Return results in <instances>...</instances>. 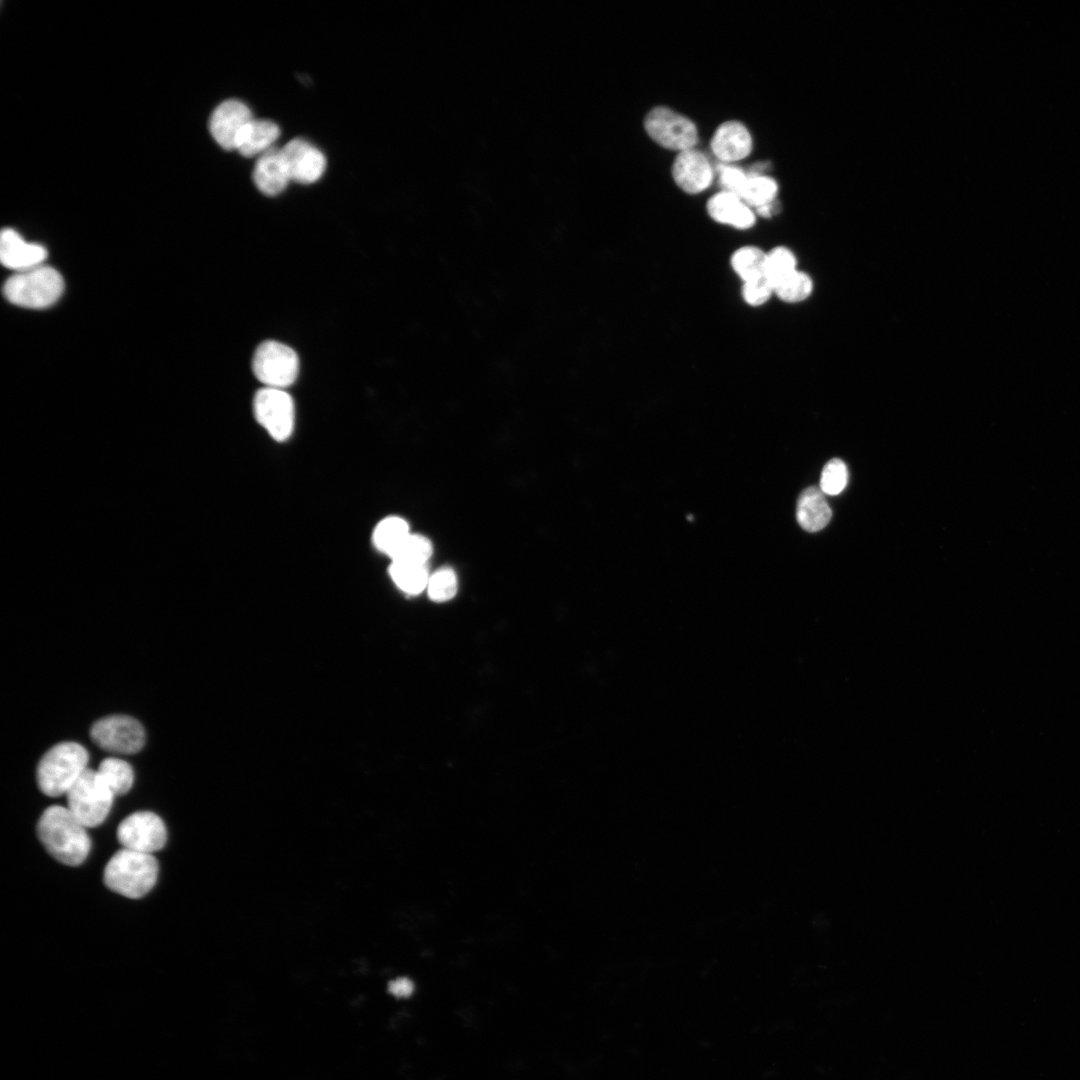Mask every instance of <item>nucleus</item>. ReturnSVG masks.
Listing matches in <instances>:
<instances>
[{
    "mask_svg": "<svg viewBox=\"0 0 1080 1080\" xmlns=\"http://www.w3.org/2000/svg\"><path fill=\"white\" fill-rule=\"evenodd\" d=\"M250 109L241 101L229 99L213 111L209 129L216 142L226 150L236 149L243 128L252 120Z\"/></svg>",
    "mask_w": 1080,
    "mask_h": 1080,
    "instance_id": "nucleus-12",
    "label": "nucleus"
},
{
    "mask_svg": "<svg viewBox=\"0 0 1080 1080\" xmlns=\"http://www.w3.org/2000/svg\"><path fill=\"white\" fill-rule=\"evenodd\" d=\"M648 135L660 146L678 152L695 148L698 132L687 117L663 106L653 108L645 117Z\"/></svg>",
    "mask_w": 1080,
    "mask_h": 1080,
    "instance_id": "nucleus-7",
    "label": "nucleus"
},
{
    "mask_svg": "<svg viewBox=\"0 0 1080 1080\" xmlns=\"http://www.w3.org/2000/svg\"><path fill=\"white\" fill-rule=\"evenodd\" d=\"M767 252L756 246H743L734 251L730 265L742 282L765 275Z\"/></svg>",
    "mask_w": 1080,
    "mask_h": 1080,
    "instance_id": "nucleus-22",
    "label": "nucleus"
},
{
    "mask_svg": "<svg viewBox=\"0 0 1080 1080\" xmlns=\"http://www.w3.org/2000/svg\"><path fill=\"white\" fill-rule=\"evenodd\" d=\"M811 277L797 270L774 288V294L786 303H799L809 298L813 291Z\"/></svg>",
    "mask_w": 1080,
    "mask_h": 1080,
    "instance_id": "nucleus-26",
    "label": "nucleus"
},
{
    "mask_svg": "<svg viewBox=\"0 0 1080 1080\" xmlns=\"http://www.w3.org/2000/svg\"><path fill=\"white\" fill-rule=\"evenodd\" d=\"M410 534L409 525L404 519L389 516L376 525L372 540L380 552L391 558Z\"/></svg>",
    "mask_w": 1080,
    "mask_h": 1080,
    "instance_id": "nucleus-20",
    "label": "nucleus"
},
{
    "mask_svg": "<svg viewBox=\"0 0 1080 1080\" xmlns=\"http://www.w3.org/2000/svg\"><path fill=\"white\" fill-rule=\"evenodd\" d=\"M93 742L101 749L116 754H134L145 743L144 728L127 715H110L97 720L90 729Z\"/></svg>",
    "mask_w": 1080,
    "mask_h": 1080,
    "instance_id": "nucleus-9",
    "label": "nucleus"
},
{
    "mask_svg": "<svg viewBox=\"0 0 1080 1080\" xmlns=\"http://www.w3.org/2000/svg\"><path fill=\"white\" fill-rule=\"evenodd\" d=\"M253 410L257 422L273 439L284 441L290 437L295 409L292 397L284 389L264 387L258 390L253 400Z\"/></svg>",
    "mask_w": 1080,
    "mask_h": 1080,
    "instance_id": "nucleus-8",
    "label": "nucleus"
},
{
    "mask_svg": "<svg viewBox=\"0 0 1080 1080\" xmlns=\"http://www.w3.org/2000/svg\"><path fill=\"white\" fill-rule=\"evenodd\" d=\"M393 582L405 593L416 595L427 588L430 575L426 565L392 561L389 568Z\"/></svg>",
    "mask_w": 1080,
    "mask_h": 1080,
    "instance_id": "nucleus-21",
    "label": "nucleus"
},
{
    "mask_svg": "<svg viewBox=\"0 0 1080 1080\" xmlns=\"http://www.w3.org/2000/svg\"><path fill=\"white\" fill-rule=\"evenodd\" d=\"M847 482L848 470L845 463L841 459L834 458L824 466L819 488L824 494L837 495L844 490Z\"/></svg>",
    "mask_w": 1080,
    "mask_h": 1080,
    "instance_id": "nucleus-28",
    "label": "nucleus"
},
{
    "mask_svg": "<svg viewBox=\"0 0 1080 1080\" xmlns=\"http://www.w3.org/2000/svg\"><path fill=\"white\" fill-rule=\"evenodd\" d=\"M711 150L721 163L732 164L746 158L752 150V137L738 121H726L714 132Z\"/></svg>",
    "mask_w": 1080,
    "mask_h": 1080,
    "instance_id": "nucleus-15",
    "label": "nucleus"
},
{
    "mask_svg": "<svg viewBox=\"0 0 1080 1080\" xmlns=\"http://www.w3.org/2000/svg\"><path fill=\"white\" fill-rule=\"evenodd\" d=\"M707 212L717 223L729 225L738 230H747L753 227L756 215L736 194L721 191L713 195L707 202Z\"/></svg>",
    "mask_w": 1080,
    "mask_h": 1080,
    "instance_id": "nucleus-16",
    "label": "nucleus"
},
{
    "mask_svg": "<svg viewBox=\"0 0 1080 1080\" xmlns=\"http://www.w3.org/2000/svg\"><path fill=\"white\" fill-rule=\"evenodd\" d=\"M63 290L61 274L45 265L17 272L3 286V294L9 302L30 309L51 306L60 298Z\"/></svg>",
    "mask_w": 1080,
    "mask_h": 1080,
    "instance_id": "nucleus-4",
    "label": "nucleus"
},
{
    "mask_svg": "<svg viewBox=\"0 0 1080 1080\" xmlns=\"http://www.w3.org/2000/svg\"><path fill=\"white\" fill-rule=\"evenodd\" d=\"M389 992L398 998H407L414 991L413 982L406 977H399L389 983Z\"/></svg>",
    "mask_w": 1080,
    "mask_h": 1080,
    "instance_id": "nucleus-32",
    "label": "nucleus"
},
{
    "mask_svg": "<svg viewBox=\"0 0 1080 1080\" xmlns=\"http://www.w3.org/2000/svg\"><path fill=\"white\" fill-rule=\"evenodd\" d=\"M67 808L86 827L100 825L108 816L115 795L97 770L88 768L66 793Z\"/></svg>",
    "mask_w": 1080,
    "mask_h": 1080,
    "instance_id": "nucleus-5",
    "label": "nucleus"
},
{
    "mask_svg": "<svg viewBox=\"0 0 1080 1080\" xmlns=\"http://www.w3.org/2000/svg\"><path fill=\"white\" fill-rule=\"evenodd\" d=\"M432 551V544L429 539L411 533L390 559L391 561L426 565Z\"/></svg>",
    "mask_w": 1080,
    "mask_h": 1080,
    "instance_id": "nucleus-27",
    "label": "nucleus"
},
{
    "mask_svg": "<svg viewBox=\"0 0 1080 1080\" xmlns=\"http://www.w3.org/2000/svg\"><path fill=\"white\" fill-rule=\"evenodd\" d=\"M280 153L290 179L301 184L316 182L326 168V159L323 153L302 138H294L289 141L280 149Z\"/></svg>",
    "mask_w": 1080,
    "mask_h": 1080,
    "instance_id": "nucleus-11",
    "label": "nucleus"
},
{
    "mask_svg": "<svg viewBox=\"0 0 1080 1080\" xmlns=\"http://www.w3.org/2000/svg\"><path fill=\"white\" fill-rule=\"evenodd\" d=\"M47 257L46 249L36 243L25 241L13 229H4L0 237V259L2 264L16 272H22L43 265Z\"/></svg>",
    "mask_w": 1080,
    "mask_h": 1080,
    "instance_id": "nucleus-14",
    "label": "nucleus"
},
{
    "mask_svg": "<svg viewBox=\"0 0 1080 1080\" xmlns=\"http://www.w3.org/2000/svg\"><path fill=\"white\" fill-rule=\"evenodd\" d=\"M748 174V178L738 196L751 208L755 209L775 202L778 192L777 182L766 175Z\"/></svg>",
    "mask_w": 1080,
    "mask_h": 1080,
    "instance_id": "nucleus-24",
    "label": "nucleus"
},
{
    "mask_svg": "<svg viewBox=\"0 0 1080 1080\" xmlns=\"http://www.w3.org/2000/svg\"><path fill=\"white\" fill-rule=\"evenodd\" d=\"M279 127L270 120L252 119L241 131L236 149L244 157H252L270 149L279 137Z\"/></svg>",
    "mask_w": 1080,
    "mask_h": 1080,
    "instance_id": "nucleus-19",
    "label": "nucleus"
},
{
    "mask_svg": "<svg viewBox=\"0 0 1080 1080\" xmlns=\"http://www.w3.org/2000/svg\"><path fill=\"white\" fill-rule=\"evenodd\" d=\"M716 170L722 191L730 192L738 196L748 178L747 172L733 164L727 163L719 164Z\"/></svg>",
    "mask_w": 1080,
    "mask_h": 1080,
    "instance_id": "nucleus-31",
    "label": "nucleus"
},
{
    "mask_svg": "<svg viewBox=\"0 0 1080 1080\" xmlns=\"http://www.w3.org/2000/svg\"><path fill=\"white\" fill-rule=\"evenodd\" d=\"M457 587V577L454 571L449 568H443L429 577L426 589L432 600L443 602L455 596Z\"/></svg>",
    "mask_w": 1080,
    "mask_h": 1080,
    "instance_id": "nucleus-29",
    "label": "nucleus"
},
{
    "mask_svg": "<svg viewBox=\"0 0 1080 1080\" xmlns=\"http://www.w3.org/2000/svg\"><path fill=\"white\" fill-rule=\"evenodd\" d=\"M98 773L115 796L127 793L134 781L131 765L123 759L108 757L101 761Z\"/></svg>",
    "mask_w": 1080,
    "mask_h": 1080,
    "instance_id": "nucleus-23",
    "label": "nucleus"
},
{
    "mask_svg": "<svg viewBox=\"0 0 1080 1080\" xmlns=\"http://www.w3.org/2000/svg\"><path fill=\"white\" fill-rule=\"evenodd\" d=\"M675 183L686 193L706 190L714 178V169L704 153L695 148L678 152L672 166Z\"/></svg>",
    "mask_w": 1080,
    "mask_h": 1080,
    "instance_id": "nucleus-13",
    "label": "nucleus"
},
{
    "mask_svg": "<svg viewBox=\"0 0 1080 1080\" xmlns=\"http://www.w3.org/2000/svg\"><path fill=\"white\" fill-rule=\"evenodd\" d=\"M117 839L123 848L152 854L164 847L167 831L163 820L157 814L138 811L120 822Z\"/></svg>",
    "mask_w": 1080,
    "mask_h": 1080,
    "instance_id": "nucleus-10",
    "label": "nucleus"
},
{
    "mask_svg": "<svg viewBox=\"0 0 1080 1080\" xmlns=\"http://www.w3.org/2000/svg\"><path fill=\"white\" fill-rule=\"evenodd\" d=\"M797 270V259L789 248L778 246L767 252L765 276L774 288Z\"/></svg>",
    "mask_w": 1080,
    "mask_h": 1080,
    "instance_id": "nucleus-25",
    "label": "nucleus"
},
{
    "mask_svg": "<svg viewBox=\"0 0 1080 1080\" xmlns=\"http://www.w3.org/2000/svg\"><path fill=\"white\" fill-rule=\"evenodd\" d=\"M252 369L256 378L265 387L284 389L296 380L299 359L296 352L289 346L268 340L256 349Z\"/></svg>",
    "mask_w": 1080,
    "mask_h": 1080,
    "instance_id": "nucleus-6",
    "label": "nucleus"
},
{
    "mask_svg": "<svg viewBox=\"0 0 1080 1080\" xmlns=\"http://www.w3.org/2000/svg\"><path fill=\"white\" fill-rule=\"evenodd\" d=\"M89 755L79 743L66 741L51 747L36 770L39 789L47 796L58 797L69 791L88 769Z\"/></svg>",
    "mask_w": 1080,
    "mask_h": 1080,
    "instance_id": "nucleus-2",
    "label": "nucleus"
},
{
    "mask_svg": "<svg viewBox=\"0 0 1080 1080\" xmlns=\"http://www.w3.org/2000/svg\"><path fill=\"white\" fill-rule=\"evenodd\" d=\"M37 833L46 850L63 864L80 865L89 854L91 841L86 827L67 807L46 808L38 821Z\"/></svg>",
    "mask_w": 1080,
    "mask_h": 1080,
    "instance_id": "nucleus-1",
    "label": "nucleus"
},
{
    "mask_svg": "<svg viewBox=\"0 0 1080 1080\" xmlns=\"http://www.w3.org/2000/svg\"><path fill=\"white\" fill-rule=\"evenodd\" d=\"M773 294L774 287L765 275L743 282L742 297L750 306L765 304Z\"/></svg>",
    "mask_w": 1080,
    "mask_h": 1080,
    "instance_id": "nucleus-30",
    "label": "nucleus"
},
{
    "mask_svg": "<svg viewBox=\"0 0 1080 1080\" xmlns=\"http://www.w3.org/2000/svg\"><path fill=\"white\" fill-rule=\"evenodd\" d=\"M253 180L257 188L268 196H275L286 188L290 176L280 150L270 148L262 153L255 164Z\"/></svg>",
    "mask_w": 1080,
    "mask_h": 1080,
    "instance_id": "nucleus-17",
    "label": "nucleus"
},
{
    "mask_svg": "<svg viewBox=\"0 0 1080 1080\" xmlns=\"http://www.w3.org/2000/svg\"><path fill=\"white\" fill-rule=\"evenodd\" d=\"M831 517V508L820 488L811 486L800 494L797 501L796 518L804 530L817 532L826 527Z\"/></svg>",
    "mask_w": 1080,
    "mask_h": 1080,
    "instance_id": "nucleus-18",
    "label": "nucleus"
},
{
    "mask_svg": "<svg viewBox=\"0 0 1080 1080\" xmlns=\"http://www.w3.org/2000/svg\"><path fill=\"white\" fill-rule=\"evenodd\" d=\"M158 871V862L152 854L122 848L107 862L104 883L110 890L136 899L153 888Z\"/></svg>",
    "mask_w": 1080,
    "mask_h": 1080,
    "instance_id": "nucleus-3",
    "label": "nucleus"
}]
</instances>
